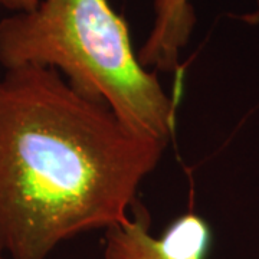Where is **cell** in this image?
<instances>
[{
	"label": "cell",
	"instance_id": "cell-1",
	"mask_svg": "<svg viewBox=\"0 0 259 259\" xmlns=\"http://www.w3.org/2000/svg\"><path fill=\"white\" fill-rule=\"evenodd\" d=\"M167 144L130 128L54 68L0 78V252L47 259L59 243L128 219Z\"/></svg>",
	"mask_w": 259,
	"mask_h": 259
},
{
	"label": "cell",
	"instance_id": "cell-2",
	"mask_svg": "<svg viewBox=\"0 0 259 259\" xmlns=\"http://www.w3.org/2000/svg\"><path fill=\"white\" fill-rule=\"evenodd\" d=\"M0 65L54 68L75 91L104 102L130 128L168 144L177 97L144 68L110 0H40L0 20Z\"/></svg>",
	"mask_w": 259,
	"mask_h": 259
},
{
	"label": "cell",
	"instance_id": "cell-3",
	"mask_svg": "<svg viewBox=\"0 0 259 259\" xmlns=\"http://www.w3.org/2000/svg\"><path fill=\"white\" fill-rule=\"evenodd\" d=\"M151 216L137 200L128 219L104 235V259H206L212 246V229L197 213L176 218L163 233H150Z\"/></svg>",
	"mask_w": 259,
	"mask_h": 259
},
{
	"label": "cell",
	"instance_id": "cell-4",
	"mask_svg": "<svg viewBox=\"0 0 259 259\" xmlns=\"http://www.w3.org/2000/svg\"><path fill=\"white\" fill-rule=\"evenodd\" d=\"M153 25L137 56L144 68L154 72L180 74V56L196 26L192 0H154Z\"/></svg>",
	"mask_w": 259,
	"mask_h": 259
},
{
	"label": "cell",
	"instance_id": "cell-5",
	"mask_svg": "<svg viewBox=\"0 0 259 259\" xmlns=\"http://www.w3.org/2000/svg\"><path fill=\"white\" fill-rule=\"evenodd\" d=\"M40 0H0V8L8 9L10 13L30 12L37 6Z\"/></svg>",
	"mask_w": 259,
	"mask_h": 259
},
{
	"label": "cell",
	"instance_id": "cell-6",
	"mask_svg": "<svg viewBox=\"0 0 259 259\" xmlns=\"http://www.w3.org/2000/svg\"><path fill=\"white\" fill-rule=\"evenodd\" d=\"M255 2H256V8H255V10L245 18V20H246L248 23H259V0H255Z\"/></svg>",
	"mask_w": 259,
	"mask_h": 259
},
{
	"label": "cell",
	"instance_id": "cell-7",
	"mask_svg": "<svg viewBox=\"0 0 259 259\" xmlns=\"http://www.w3.org/2000/svg\"><path fill=\"white\" fill-rule=\"evenodd\" d=\"M0 259H3V258H2V252H0Z\"/></svg>",
	"mask_w": 259,
	"mask_h": 259
}]
</instances>
